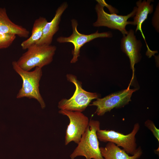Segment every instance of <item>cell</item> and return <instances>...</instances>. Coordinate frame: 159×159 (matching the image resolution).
I'll use <instances>...</instances> for the list:
<instances>
[{
  "mask_svg": "<svg viewBox=\"0 0 159 159\" xmlns=\"http://www.w3.org/2000/svg\"><path fill=\"white\" fill-rule=\"evenodd\" d=\"M100 129L98 120H90L77 146L70 154L71 159L82 156L86 159H104L101 153L97 132Z\"/></svg>",
  "mask_w": 159,
  "mask_h": 159,
  "instance_id": "obj_1",
  "label": "cell"
},
{
  "mask_svg": "<svg viewBox=\"0 0 159 159\" xmlns=\"http://www.w3.org/2000/svg\"><path fill=\"white\" fill-rule=\"evenodd\" d=\"M12 65L14 70L22 81L21 87L16 95V98L26 97L35 99L39 103L41 108H44L46 104L39 89V82L42 75V68L36 67L32 71H26L20 67L16 61H13Z\"/></svg>",
  "mask_w": 159,
  "mask_h": 159,
  "instance_id": "obj_2",
  "label": "cell"
},
{
  "mask_svg": "<svg viewBox=\"0 0 159 159\" xmlns=\"http://www.w3.org/2000/svg\"><path fill=\"white\" fill-rule=\"evenodd\" d=\"M16 61L18 66L23 70H30L36 67L42 68L52 61L57 49L53 45H33Z\"/></svg>",
  "mask_w": 159,
  "mask_h": 159,
  "instance_id": "obj_3",
  "label": "cell"
},
{
  "mask_svg": "<svg viewBox=\"0 0 159 159\" xmlns=\"http://www.w3.org/2000/svg\"><path fill=\"white\" fill-rule=\"evenodd\" d=\"M66 77L69 82L74 85L75 90L70 98H63L59 102L58 107L60 110L82 112L89 105L92 100L98 98V94L83 89L82 82L76 76L68 74L66 75Z\"/></svg>",
  "mask_w": 159,
  "mask_h": 159,
  "instance_id": "obj_4",
  "label": "cell"
},
{
  "mask_svg": "<svg viewBox=\"0 0 159 159\" xmlns=\"http://www.w3.org/2000/svg\"><path fill=\"white\" fill-rule=\"evenodd\" d=\"M97 4L95 7V10L97 15L96 21L93 23L95 27L105 26L110 29H116L120 31L123 36L127 33L126 29L127 25H133L132 21H128V19L135 16L137 7L135 6L132 11L127 15H117L115 13L109 14L104 10V7L107 4L104 0H96Z\"/></svg>",
  "mask_w": 159,
  "mask_h": 159,
  "instance_id": "obj_5",
  "label": "cell"
},
{
  "mask_svg": "<svg viewBox=\"0 0 159 159\" xmlns=\"http://www.w3.org/2000/svg\"><path fill=\"white\" fill-rule=\"evenodd\" d=\"M140 128L138 123L134 125L133 129L129 133L125 135L113 130H102L97 132L98 139L103 142H112L118 147H121L128 154L131 155L137 152L138 148L136 143L135 135Z\"/></svg>",
  "mask_w": 159,
  "mask_h": 159,
  "instance_id": "obj_6",
  "label": "cell"
},
{
  "mask_svg": "<svg viewBox=\"0 0 159 159\" xmlns=\"http://www.w3.org/2000/svg\"><path fill=\"white\" fill-rule=\"evenodd\" d=\"M71 22L72 29V34L68 37H59L57 38V41L60 43L70 42L73 44L74 48L72 52L73 57L70 61L71 63H75L77 61L78 57L80 56V49L86 43L97 38H109L112 36L110 32L99 33L98 30L89 34H81L77 29V21L73 19L71 20Z\"/></svg>",
  "mask_w": 159,
  "mask_h": 159,
  "instance_id": "obj_7",
  "label": "cell"
},
{
  "mask_svg": "<svg viewBox=\"0 0 159 159\" xmlns=\"http://www.w3.org/2000/svg\"><path fill=\"white\" fill-rule=\"evenodd\" d=\"M59 113L67 116L69 121L66 131L65 145L72 141L78 144L88 125L90 120L88 117L79 112L60 110Z\"/></svg>",
  "mask_w": 159,
  "mask_h": 159,
  "instance_id": "obj_8",
  "label": "cell"
},
{
  "mask_svg": "<svg viewBox=\"0 0 159 159\" xmlns=\"http://www.w3.org/2000/svg\"><path fill=\"white\" fill-rule=\"evenodd\" d=\"M137 90L136 88H128L102 98H98L89 105L96 106L97 108L95 113L98 116H102L114 108H121L127 105L131 101L133 93Z\"/></svg>",
  "mask_w": 159,
  "mask_h": 159,
  "instance_id": "obj_9",
  "label": "cell"
},
{
  "mask_svg": "<svg viewBox=\"0 0 159 159\" xmlns=\"http://www.w3.org/2000/svg\"><path fill=\"white\" fill-rule=\"evenodd\" d=\"M121 46L122 51L128 57L131 68L134 72V66L140 60V52L142 46L141 42L137 39L132 29L127 31L121 40Z\"/></svg>",
  "mask_w": 159,
  "mask_h": 159,
  "instance_id": "obj_10",
  "label": "cell"
},
{
  "mask_svg": "<svg viewBox=\"0 0 159 159\" xmlns=\"http://www.w3.org/2000/svg\"><path fill=\"white\" fill-rule=\"evenodd\" d=\"M68 6L67 3L64 2L58 8L52 20L47 22L45 25L42 36L36 44L51 45L54 36L59 30V25L62 15Z\"/></svg>",
  "mask_w": 159,
  "mask_h": 159,
  "instance_id": "obj_11",
  "label": "cell"
},
{
  "mask_svg": "<svg viewBox=\"0 0 159 159\" xmlns=\"http://www.w3.org/2000/svg\"><path fill=\"white\" fill-rule=\"evenodd\" d=\"M152 1H153L151 0H143V1L139 0L136 2L137 11L134 17V20L132 21L133 25L137 26L135 32L138 30L140 31L145 40L147 48L146 54L150 58L154 55L157 52L151 50L149 47L142 30V26L143 23L147 19L148 14H151L153 11V6L150 4Z\"/></svg>",
  "mask_w": 159,
  "mask_h": 159,
  "instance_id": "obj_12",
  "label": "cell"
},
{
  "mask_svg": "<svg viewBox=\"0 0 159 159\" xmlns=\"http://www.w3.org/2000/svg\"><path fill=\"white\" fill-rule=\"evenodd\" d=\"M0 33H11L24 38L28 37L29 34L26 28L11 21L4 7H0Z\"/></svg>",
  "mask_w": 159,
  "mask_h": 159,
  "instance_id": "obj_13",
  "label": "cell"
},
{
  "mask_svg": "<svg viewBox=\"0 0 159 159\" xmlns=\"http://www.w3.org/2000/svg\"><path fill=\"white\" fill-rule=\"evenodd\" d=\"M100 150L104 159H138L143 153L142 149L139 147L135 154L129 156L123 149L110 142H108L105 147H100Z\"/></svg>",
  "mask_w": 159,
  "mask_h": 159,
  "instance_id": "obj_14",
  "label": "cell"
},
{
  "mask_svg": "<svg viewBox=\"0 0 159 159\" xmlns=\"http://www.w3.org/2000/svg\"><path fill=\"white\" fill-rule=\"evenodd\" d=\"M47 22L46 18L42 17H40L35 20L31 35L21 44L22 49H27L31 46L36 44L40 40L42 36L44 26Z\"/></svg>",
  "mask_w": 159,
  "mask_h": 159,
  "instance_id": "obj_15",
  "label": "cell"
},
{
  "mask_svg": "<svg viewBox=\"0 0 159 159\" xmlns=\"http://www.w3.org/2000/svg\"><path fill=\"white\" fill-rule=\"evenodd\" d=\"M16 37V35L9 33H0V49L9 47Z\"/></svg>",
  "mask_w": 159,
  "mask_h": 159,
  "instance_id": "obj_16",
  "label": "cell"
},
{
  "mask_svg": "<svg viewBox=\"0 0 159 159\" xmlns=\"http://www.w3.org/2000/svg\"><path fill=\"white\" fill-rule=\"evenodd\" d=\"M145 125L151 131L159 142V130L156 127L153 122L150 120H148L145 122Z\"/></svg>",
  "mask_w": 159,
  "mask_h": 159,
  "instance_id": "obj_17",
  "label": "cell"
}]
</instances>
